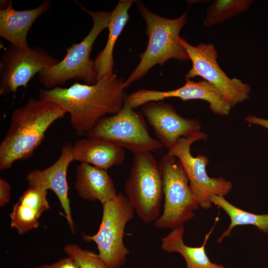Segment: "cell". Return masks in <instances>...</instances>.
I'll list each match as a JSON object with an SVG mask.
<instances>
[{"label": "cell", "mask_w": 268, "mask_h": 268, "mask_svg": "<svg viewBox=\"0 0 268 268\" xmlns=\"http://www.w3.org/2000/svg\"><path fill=\"white\" fill-rule=\"evenodd\" d=\"M66 112L57 104L30 98L12 113L9 128L0 144V169L30 157L42 142L46 131Z\"/></svg>", "instance_id": "obj_2"}, {"label": "cell", "mask_w": 268, "mask_h": 268, "mask_svg": "<svg viewBox=\"0 0 268 268\" xmlns=\"http://www.w3.org/2000/svg\"><path fill=\"white\" fill-rule=\"evenodd\" d=\"M143 106L142 114L158 140L168 150L181 138H189L201 132L199 121L181 116L168 103L162 101L150 102Z\"/></svg>", "instance_id": "obj_13"}, {"label": "cell", "mask_w": 268, "mask_h": 268, "mask_svg": "<svg viewBox=\"0 0 268 268\" xmlns=\"http://www.w3.org/2000/svg\"><path fill=\"white\" fill-rule=\"evenodd\" d=\"M80 6L92 18V27L80 42L66 49L67 54L62 61L38 73L39 82L47 89L60 87L71 79L80 80L89 85L98 81L90 53L97 37L108 27L111 12L93 11Z\"/></svg>", "instance_id": "obj_4"}, {"label": "cell", "mask_w": 268, "mask_h": 268, "mask_svg": "<svg viewBox=\"0 0 268 268\" xmlns=\"http://www.w3.org/2000/svg\"><path fill=\"white\" fill-rule=\"evenodd\" d=\"M179 98L183 101L193 99L203 100L208 102L214 114L227 116L232 108L221 92L214 85L205 80L195 81L186 79L182 87L169 91L142 89L127 95L126 99L133 109L150 102L161 101L169 98Z\"/></svg>", "instance_id": "obj_12"}, {"label": "cell", "mask_w": 268, "mask_h": 268, "mask_svg": "<svg viewBox=\"0 0 268 268\" xmlns=\"http://www.w3.org/2000/svg\"><path fill=\"white\" fill-rule=\"evenodd\" d=\"M85 136L108 139L134 153L151 152L163 147L150 135L142 117L126 99L118 113L101 119Z\"/></svg>", "instance_id": "obj_8"}, {"label": "cell", "mask_w": 268, "mask_h": 268, "mask_svg": "<svg viewBox=\"0 0 268 268\" xmlns=\"http://www.w3.org/2000/svg\"><path fill=\"white\" fill-rule=\"evenodd\" d=\"M64 252L71 258L79 268H107L98 254L83 249L75 244L66 245Z\"/></svg>", "instance_id": "obj_23"}, {"label": "cell", "mask_w": 268, "mask_h": 268, "mask_svg": "<svg viewBox=\"0 0 268 268\" xmlns=\"http://www.w3.org/2000/svg\"><path fill=\"white\" fill-rule=\"evenodd\" d=\"M59 61L41 48L23 50L10 45L0 58V95H6L20 87H25L36 73Z\"/></svg>", "instance_id": "obj_11"}, {"label": "cell", "mask_w": 268, "mask_h": 268, "mask_svg": "<svg viewBox=\"0 0 268 268\" xmlns=\"http://www.w3.org/2000/svg\"><path fill=\"white\" fill-rule=\"evenodd\" d=\"M164 198L162 214L154 221L157 228H175L193 218L200 206L192 191L182 165L167 153L158 163Z\"/></svg>", "instance_id": "obj_5"}, {"label": "cell", "mask_w": 268, "mask_h": 268, "mask_svg": "<svg viewBox=\"0 0 268 268\" xmlns=\"http://www.w3.org/2000/svg\"><path fill=\"white\" fill-rule=\"evenodd\" d=\"M75 161L72 145L70 142L62 147L59 158L43 170L30 171L26 177L28 187L53 191L58 198L72 234L75 232L68 196L67 172L70 164Z\"/></svg>", "instance_id": "obj_14"}, {"label": "cell", "mask_w": 268, "mask_h": 268, "mask_svg": "<svg viewBox=\"0 0 268 268\" xmlns=\"http://www.w3.org/2000/svg\"><path fill=\"white\" fill-rule=\"evenodd\" d=\"M134 1L133 0H121L111 12L107 43L104 48L94 61L98 80L114 73L113 70L114 66V46L129 19L128 11Z\"/></svg>", "instance_id": "obj_19"}, {"label": "cell", "mask_w": 268, "mask_h": 268, "mask_svg": "<svg viewBox=\"0 0 268 268\" xmlns=\"http://www.w3.org/2000/svg\"><path fill=\"white\" fill-rule=\"evenodd\" d=\"M206 138V134L202 132L189 138L182 137L168 152L181 163L199 206L204 209H208L212 205L208 199L210 195L224 197L233 187L231 182L223 178L208 176L206 167L208 159L206 156L199 155L195 157L192 155L191 145L194 142Z\"/></svg>", "instance_id": "obj_10"}, {"label": "cell", "mask_w": 268, "mask_h": 268, "mask_svg": "<svg viewBox=\"0 0 268 268\" xmlns=\"http://www.w3.org/2000/svg\"><path fill=\"white\" fill-rule=\"evenodd\" d=\"M36 268H79L75 262L70 257L64 258L50 264L42 265Z\"/></svg>", "instance_id": "obj_24"}, {"label": "cell", "mask_w": 268, "mask_h": 268, "mask_svg": "<svg viewBox=\"0 0 268 268\" xmlns=\"http://www.w3.org/2000/svg\"><path fill=\"white\" fill-rule=\"evenodd\" d=\"M245 120L249 124L259 125L268 129V119L249 115L245 118Z\"/></svg>", "instance_id": "obj_26"}, {"label": "cell", "mask_w": 268, "mask_h": 268, "mask_svg": "<svg viewBox=\"0 0 268 268\" xmlns=\"http://www.w3.org/2000/svg\"><path fill=\"white\" fill-rule=\"evenodd\" d=\"M50 7L49 0H44L36 8L18 10L12 7L11 0L0 9V36L10 45L27 50V35L35 21Z\"/></svg>", "instance_id": "obj_15"}, {"label": "cell", "mask_w": 268, "mask_h": 268, "mask_svg": "<svg viewBox=\"0 0 268 268\" xmlns=\"http://www.w3.org/2000/svg\"><path fill=\"white\" fill-rule=\"evenodd\" d=\"M136 3L146 23L148 43L145 50L139 55V63L124 81V89L142 77L157 64L163 66L171 59L180 61L190 60L179 36L187 21V12L178 18L169 19L152 12L141 2L136 1Z\"/></svg>", "instance_id": "obj_3"}, {"label": "cell", "mask_w": 268, "mask_h": 268, "mask_svg": "<svg viewBox=\"0 0 268 268\" xmlns=\"http://www.w3.org/2000/svg\"><path fill=\"white\" fill-rule=\"evenodd\" d=\"M180 41L192 63V67L185 74L186 79L202 77L218 89L231 108L249 98L250 86L237 78H230L220 68L213 45L200 43L193 46L182 37Z\"/></svg>", "instance_id": "obj_9"}, {"label": "cell", "mask_w": 268, "mask_h": 268, "mask_svg": "<svg viewBox=\"0 0 268 268\" xmlns=\"http://www.w3.org/2000/svg\"><path fill=\"white\" fill-rule=\"evenodd\" d=\"M125 191L138 217L144 223L155 221L163 198L158 163L151 152L134 153L130 174Z\"/></svg>", "instance_id": "obj_6"}, {"label": "cell", "mask_w": 268, "mask_h": 268, "mask_svg": "<svg viewBox=\"0 0 268 268\" xmlns=\"http://www.w3.org/2000/svg\"><path fill=\"white\" fill-rule=\"evenodd\" d=\"M208 199L212 204L222 209L230 220L228 228L217 239L218 243L230 237L233 229L238 226L252 225L262 232L268 233V214H259L245 211L233 205L222 196L211 195Z\"/></svg>", "instance_id": "obj_21"}, {"label": "cell", "mask_w": 268, "mask_h": 268, "mask_svg": "<svg viewBox=\"0 0 268 268\" xmlns=\"http://www.w3.org/2000/svg\"><path fill=\"white\" fill-rule=\"evenodd\" d=\"M205 235L202 244L200 247H191L183 241L184 226L173 229L166 236L161 239V247L165 251L171 253L177 252L184 258L186 268H226L221 265L212 263L205 250L207 240L213 230L214 226Z\"/></svg>", "instance_id": "obj_20"}, {"label": "cell", "mask_w": 268, "mask_h": 268, "mask_svg": "<svg viewBox=\"0 0 268 268\" xmlns=\"http://www.w3.org/2000/svg\"><path fill=\"white\" fill-rule=\"evenodd\" d=\"M74 188L79 196L102 204L117 196L113 181L107 170L92 165L80 163L76 170Z\"/></svg>", "instance_id": "obj_18"}, {"label": "cell", "mask_w": 268, "mask_h": 268, "mask_svg": "<svg viewBox=\"0 0 268 268\" xmlns=\"http://www.w3.org/2000/svg\"><path fill=\"white\" fill-rule=\"evenodd\" d=\"M124 80L116 74L103 77L94 84L75 82L67 88L40 89L38 99L55 103L69 114L75 133L85 136L106 115H114L122 108L127 96Z\"/></svg>", "instance_id": "obj_1"}, {"label": "cell", "mask_w": 268, "mask_h": 268, "mask_svg": "<svg viewBox=\"0 0 268 268\" xmlns=\"http://www.w3.org/2000/svg\"><path fill=\"white\" fill-rule=\"evenodd\" d=\"M102 206V220L98 232L92 236L82 234V238L96 243L98 255L107 268H120L129 254L123 238L126 224L133 218L134 210L122 193Z\"/></svg>", "instance_id": "obj_7"}, {"label": "cell", "mask_w": 268, "mask_h": 268, "mask_svg": "<svg viewBox=\"0 0 268 268\" xmlns=\"http://www.w3.org/2000/svg\"><path fill=\"white\" fill-rule=\"evenodd\" d=\"M75 161L107 170L123 164L125 153L123 148L103 138L85 137L72 145Z\"/></svg>", "instance_id": "obj_16"}, {"label": "cell", "mask_w": 268, "mask_h": 268, "mask_svg": "<svg viewBox=\"0 0 268 268\" xmlns=\"http://www.w3.org/2000/svg\"><path fill=\"white\" fill-rule=\"evenodd\" d=\"M251 0H215L206 9L204 26H211L229 20L246 11L253 2Z\"/></svg>", "instance_id": "obj_22"}, {"label": "cell", "mask_w": 268, "mask_h": 268, "mask_svg": "<svg viewBox=\"0 0 268 268\" xmlns=\"http://www.w3.org/2000/svg\"><path fill=\"white\" fill-rule=\"evenodd\" d=\"M11 186L5 179H0V206L9 202L11 198Z\"/></svg>", "instance_id": "obj_25"}, {"label": "cell", "mask_w": 268, "mask_h": 268, "mask_svg": "<svg viewBox=\"0 0 268 268\" xmlns=\"http://www.w3.org/2000/svg\"><path fill=\"white\" fill-rule=\"evenodd\" d=\"M47 194L48 191L28 187L13 204L9 214L10 226L18 234L26 233L39 226V218L50 207Z\"/></svg>", "instance_id": "obj_17"}]
</instances>
